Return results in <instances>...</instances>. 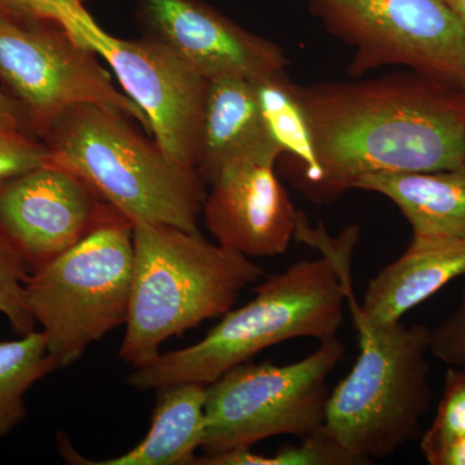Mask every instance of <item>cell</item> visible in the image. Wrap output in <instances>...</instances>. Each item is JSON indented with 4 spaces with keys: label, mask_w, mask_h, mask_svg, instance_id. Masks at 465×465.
<instances>
[{
    "label": "cell",
    "mask_w": 465,
    "mask_h": 465,
    "mask_svg": "<svg viewBox=\"0 0 465 465\" xmlns=\"http://www.w3.org/2000/svg\"><path fill=\"white\" fill-rule=\"evenodd\" d=\"M316 170L300 191L330 203L378 173L465 167V92L407 69L381 78L296 85Z\"/></svg>",
    "instance_id": "1"
},
{
    "label": "cell",
    "mask_w": 465,
    "mask_h": 465,
    "mask_svg": "<svg viewBox=\"0 0 465 465\" xmlns=\"http://www.w3.org/2000/svg\"><path fill=\"white\" fill-rule=\"evenodd\" d=\"M296 238L318 247L323 258L302 260L271 275L253 289L255 298L229 311L202 341L161 354L134 369L127 382L134 390H161L177 382L211 384L232 367L250 362L260 351L299 338H336L351 289V255L360 237L348 226L341 237L309 226L300 215Z\"/></svg>",
    "instance_id": "2"
},
{
    "label": "cell",
    "mask_w": 465,
    "mask_h": 465,
    "mask_svg": "<svg viewBox=\"0 0 465 465\" xmlns=\"http://www.w3.org/2000/svg\"><path fill=\"white\" fill-rule=\"evenodd\" d=\"M114 106L84 103L61 113L39 139L50 163L74 173L131 223L201 232L206 183L182 166Z\"/></svg>",
    "instance_id": "3"
},
{
    "label": "cell",
    "mask_w": 465,
    "mask_h": 465,
    "mask_svg": "<svg viewBox=\"0 0 465 465\" xmlns=\"http://www.w3.org/2000/svg\"><path fill=\"white\" fill-rule=\"evenodd\" d=\"M264 269L237 251L210 243L201 232L170 225L134 224V275L119 357L140 369L161 345L223 317Z\"/></svg>",
    "instance_id": "4"
},
{
    "label": "cell",
    "mask_w": 465,
    "mask_h": 465,
    "mask_svg": "<svg viewBox=\"0 0 465 465\" xmlns=\"http://www.w3.org/2000/svg\"><path fill=\"white\" fill-rule=\"evenodd\" d=\"M360 354L330 393L323 428L366 464L391 457L423 433L432 401L430 329L372 324L351 312Z\"/></svg>",
    "instance_id": "5"
},
{
    "label": "cell",
    "mask_w": 465,
    "mask_h": 465,
    "mask_svg": "<svg viewBox=\"0 0 465 465\" xmlns=\"http://www.w3.org/2000/svg\"><path fill=\"white\" fill-rule=\"evenodd\" d=\"M134 275V225L112 213L56 259L30 272L27 309L57 369L125 324Z\"/></svg>",
    "instance_id": "6"
},
{
    "label": "cell",
    "mask_w": 465,
    "mask_h": 465,
    "mask_svg": "<svg viewBox=\"0 0 465 465\" xmlns=\"http://www.w3.org/2000/svg\"><path fill=\"white\" fill-rule=\"evenodd\" d=\"M347 349L336 338L289 365L246 362L207 385L204 457L251 449L272 437L304 439L323 427L329 378Z\"/></svg>",
    "instance_id": "7"
},
{
    "label": "cell",
    "mask_w": 465,
    "mask_h": 465,
    "mask_svg": "<svg viewBox=\"0 0 465 465\" xmlns=\"http://www.w3.org/2000/svg\"><path fill=\"white\" fill-rule=\"evenodd\" d=\"M354 48L349 75L405 66L465 92V33L446 0H305Z\"/></svg>",
    "instance_id": "8"
},
{
    "label": "cell",
    "mask_w": 465,
    "mask_h": 465,
    "mask_svg": "<svg viewBox=\"0 0 465 465\" xmlns=\"http://www.w3.org/2000/svg\"><path fill=\"white\" fill-rule=\"evenodd\" d=\"M99 54L54 21L0 16V84L20 106L34 136L84 103L114 106L150 134L143 110L113 84Z\"/></svg>",
    "instance_id": "9"
},
{
    "label": "cell",
    "mask_w": 465,
    "mask_h": 465,
    "mask_svg": "<svg viewBox=\"0 0 465 465\" xmlns=\"http://www.w3.org/2000/svg\"><path fill=\"white\" fill-rule=\"evenodd\" d=\"M74 35L109 64L124 94L148 118L150 134L168 157L197 170L207 79L155 39L115 38L92 16L79 23Z\"/></svg>",
    "instance_id": "10"
},
{
    "label": "cell",
    "mask_w": 465,
    "mask_h": 465,
    "mask_svg": "<svg viewBox=\"0 0 465 465\" xmlns=\"http://www.w3.org/2000/svg\"><path fill=\"white\" fill-rule=\"evenodd\" d=\"M114 213L79 177L56 164L0 183V237L29 272L72 249Z\"/></svg>",
    "instance_id": "11"
},
{
    "label": "cell",
    "mask_w": 465,
    "mask_h": 465,
    "mask_svg": "<svg viewBox=\"0 0 465 465\" xmlns=\"http://www.w3.org/2000/svg\"><path fill=\"white\" fill-rule=\"evenodd\" d=\"M149 38L170 48L207 81H262L284 72L280 45L247 32L201 0H136Z\"/></svg>",
    "instance_id": "12"
},
{
    "label": "cell",
    "mask_w": 465,
    "mask_h": 465,
    "mask_svg": "<svg viewBox=\"0 0 465 465\" xmlns=\"http://www.w3.org/2000/svg\"><path fill=\"white\" fill-rule=\"evenodd\" d=\"M272 162H242L210 183L202 213L220 246L247 258L282 255L296 238L299 211Z\"/></svg>",
    "instance_id": "13"
},
{
    "label": "cell",
    "mask_w": 465,
    "mask_h": 465,
    "mask_svg": "<svg viewBox=\"0 0 465 465\" xmlns=\"http://www.w3.org/2000/svg\"><path fill=\"white\" fill-rule=\"evenodd\" d=\"M282 152L266 127L253 82L208 81L197 171L210 185L220 171L242 162L277 163Z\"/></svg>",
    "instance_id": "14"
},
{
    "label": "cell",
    "mask_w": 465,
    "mask_h": 465,
    "mask_svg": "<svg viewBox=\"0 0 465 465\" xmlns=\"http://www.w3.org/2000/svg\"><path fill=\"white\" fill-rule=\"evenodd\" d=\"M461 275H465V241L412 237L405 252L370 281L362 302L351 291L348 305L367 322H400Z\"/></svg>",
    "instance_id": "15"
},
{
    "label": "cell",
    "mask_w": 465,
    "mask_h": 465,
    "mask_svg": "<svg viewBox=\"0 0 465 465\" xmlns=\"http://www.w3.org/2000/svg\"><path fill=\"white\" fill-rule=\"evenodd\" d=\"M354 189L378 193L393 202L411 226L412 237L465 241V167L370 174Z\"/></svg>",
    "instance_id": "16"
},
{
    "label": "cell",
    "mask_w": 465,
    "mask_h": 465,
    "mask_svg": "<svg viewBox=\"0 0 465 465\" xmlns=\"http://www.w3.org/2000/svg\"><path fill=\"white\" fill-rule=\"evenodd\" d=\"M145 439L121 457L87 461L63 454L73 463L90 465L193 464L206 433L207 384L177 382L161 388Z\"/></svg>",
    "instance_id": "17"
},
{
    "label": "cell",
    "mask_w": 465,
    "mask_h": 465,
    "mask_svg": "<svg viewBox=\"0 0 465 465\" xmlns=\"http://www.w3.org/2000/svg\"><path fill=\"white\" fill-rule=\"evenodd\" d=\"M296 85L284 72L255 84L269 134L282 152V157L286 155L289 162L300 166L298 179H295L299 183L316 170V155Z\"/></svg>",
    "instance_id": "18"
},
{
    "label": "cell",
    "mask_w": 465,
    "mask_h": 465,
    "mask_svg": "<svg viewBox=\"0 0 465 465\" xmlns=\"http://www.w3.org/2000/svg\"><path fill=\"white\" fill-rule=\"evenodd\" d=\"M56 369L42 331L34 330L15 341H0V439L23 424L27 391Z\"/></svg>",
    "instance_id": "19"
},
{
    "label": "cell",
    "mask_w": 465,
    "mask_h": 465,
    "mask_svg": "<svg viewBox=\"0 0 465 465\" xmlns=\"http://www.w3.org/2000/svg\"><path fill=\"white\" fill-rule=\"evenodd\" d=\"M203 465H365L342 448L323 427L302 439L299 445L283 446L273 455L255 454L250 449L232 450L213 457L195 458Z\"/></svg>",
    "instance_id": "20"
},
{
    "label": "cell",
    "mask_w": 465,
    "mask_h": 465,
    "mask_svg": "<svg viewBox=\"0 0 465 465\" xmlns=\"http://www.w3.org/2000/svg\"><path fill=\"white\" fill-rule=\"evenodd\" d=\"M465 439V365L449 366L436 415L420 436V450L430 460L443 449Z\"/></svg>",
    "instance_id": "21"
},
{
    "label": "cell",
    "mask_w": 465,
    "mask_h": 465,
    "mask_svg": "<svg viewBox=\"0 0 465 465\" xmlns=\"http://www.w3.org/2000/svg\"><path fill=\"white\" fill-rule=\"evenodd\" d=\"M29 269L16 251L0 237V314L8 321L17 336L35 330V321L25 299V283Z\"/></svg>",
    "instance_id": "22"
},
{
    "label": "cell",
    "mask_w": 465,
    "mask_h": 465,
    "mask_svg": "<svg viewBox=\"0 0 465 465\" xmlns=\"http://www.w3.org/2000/svg\"><path fill=\"white\" fill-rule=\"evenodd\" d=\"M50 150L34 134L0 128V183L50 163Z\"/></svg>",
    "instance_id": "23"
},
{
    "label": "cell",
    "mask_w": 465,
    "mask_h": 465,
    "mask_svg": "<svg viewBox=\"0 0 465 465\" xmlns=\"http://www.w3.org/2000/svg\"><path fill=\"white\" fill-rule=\"evenodd\" d=\"M87 0H0V16L21 20L54 21L73 30L90 17Z\"/></svg>",
    "instance_id": "24"
},
{
    "label": "cell",
    "mask_w": 465,
    "mask_h": 465,
    "mask_svg": "<svg viewBox=\"0 0 465 465\" xmlns=\"http://www.w3.org/2000/svg\"><path fill=\"white\" fill-rule=\"evenodd\" d=\"M430 354L448 366L465 365V302L430 329Z\"/></svg>",
    "instance_id": "25"
},
{
    "label": "cell",
    "mask_w": 465,
    "mask_h": 465,
    "mask_svg": "<svg viewBox=\"0 0 465 465\" xmlns=\"http://www.w3.org/2000/svg\"><path fill=\"white\" fill-rule=\"evenodd\" d=\"M0 128H15V130L32 134L23 110L2 88H0Z\"/></svg>",
    "instance_id": "26"
},
{
    "label": "cell",
    "mask_w": 465,
    "mask_h": 465,
    "mask_svg": "<svg viewBox=\"0 0 465 465\" xmlns=\"http://www.w3.org/2000/svg\"><path fill=\"white\" fill-rule=\"evenodd\" d=\"M430 465H465V439L452 443L430 461Z\"/></svg>",
    "instance_id": "27"
},
{
    "label": "cell",
    "mask_w": 465,
    "mask_h": 465,
    "mask_svg": "<svg viewBox=\"0 0 465 465\" xmlns=\"http://www.w3.org/2000/svg\"><path fill=\"white\" fill-rule=\"evenodd\" d=\"M446 3L452 9V12L457 15L465 33V0H446Z\"/></svg>",
    "instance_id": "28"
},
{
    "label": "cell",
    "mask_w": 465,
    "mask_h": 465,
    "mask_svg": "<svg viewBox=\"0 0 465 465\" xmlns=\"http://www.w3.org/2000/svg\"><path fill=\"white\" fill-rule=\"evenodd\" d=\"M461 300H465V287H464V291H463V296H461Z\"/></svg>",
    "instance_id": "29"
}]
</instances>
